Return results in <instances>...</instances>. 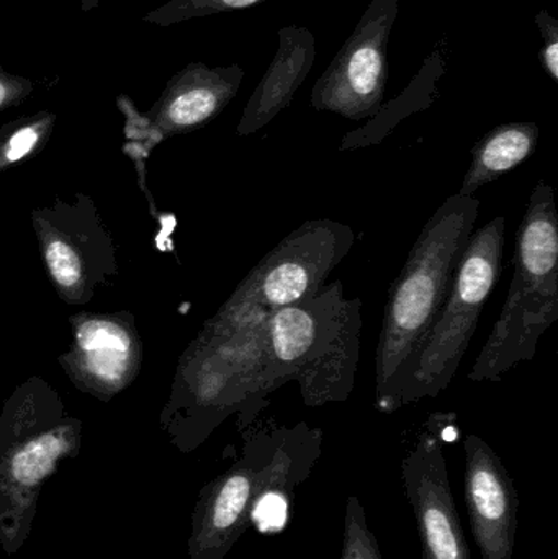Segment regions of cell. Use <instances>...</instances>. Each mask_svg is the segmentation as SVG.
<instances>
[{"mask_svg": "<svg viewBox=\"0 0 558 559\" xmlns=\"http://www.w3.org/2000/svg\"><path fill=\"white\" fill-rule=\"evenodd\" d=\"M480 216V200L454 193L436 210L393 283L376 350V404L395 413L409 365L438 318Z\"/></svg>", "mask_w": 558, "mask_h": 559, "instance_id": "obj_1", "label": "cell"}, {"mask_svg": "<svg viewBox=\"0 0 558 559\" xmlns=\"http://www.w3.org/2000/svg\"><path fill=\"white\" fill-rule=\"evenodd\" d=\"M363 299L340 280L317 295L269 312L265 380L272 393L295 381L308 407L344 403L356 386L363 347Z\"/></svg>", "mask_w": 558, "mask_h": 559, "instance_id": "obj_2", "label": "cell"}, {"mask_svg": "<svg viewBox=\"0 0 558 559\" xmlns=\"http://www.w3.org/2000/svg\"><path fill=\"white\" fill-rule=\"evenodd\" d=\"M558 319V215L556 193L539 180L517 231L513 278L507 301L475 358L468 380L500 383L536 357L541 337Z\"/></svg>", "mask_w": 558, "mask_h": 559, "instance_id": "obj_3", "label": "cell"}, {"mask_svg": "<svg viewBox=\"0 0 558 559\" xmlns=\"http://www.w3.org/2000/svg\"><path fill=\"white\" fill-rule=\"evenodd\" d=\"M504 245V216H495L472 233L448 298L409 365L400 407L438 397L454 380L485 305L501 277Z\"/></svg>", "mask_w": 558, "mask_h": 559, "instance_id": "obj_4", "label": "cell"}, {"mask_svg": "<svg viewBox=\"0 0 558 559\" xmlns=\"http://www.w3.org/2000/svg\"><path fill=\"white\" fill-rule=\"evenodd\" d=\"M356 242L353 228L310 219L285 236L242 280L228 306L271 312L317 295Z\"/></svg>", "mask_w": 558, "mask_h": 559, "instance_id": "obj_5", "label": "cell"}, {"mask_svg": "<svg viewBox=\"0 0 558 559\" xmlns=\"http://www.w3.org/2000/svg\"><path fill=\"white\" fill-rule=\"evenodd\" d=\"M399 0H372L353 35L334 56L313 92L314 110L347 120H370L383 107L389 79V39Z\"/></svg>", "mask_w": 558, "mask_h": 559, "instance_id": "obj_6", "label": "cell"}, {"mask_svg": "<svg viewBox=\"0 0 558 559\" xmlns=\"http://www.w3.org/2000/svg\"><path fill=\"white\" fill-rule=\"evenodd\" d=\"M275 440L277 427L249 433L238 462L200 491L187 540L189 559H225L248 531Z\"/></svg>", "mask_w": 558, "mask_h": 559, "instance_id": "obj_7", "label": "cell"}, {"mask_svg": "<svg viewBox=\"0 0 558 559\" xmlns=\"http://www.w3.org/2000/svg\"><path fill=\"white\" fill-rule=\"evenodd\" d=\"M455 419L454 413L431 414L402 462L403 486L415 514L423 559H472L444 456L446 432Z\"/></svg>", "mask_w": 558, "mask_h": 559, "instance_id": "obj_8", "label": "cell"}, {"mask_svg": "<svg viewBox=\"0 0 558 559\" xmlns=\"http://www.w3.org/2000/svg\"><path fill=\"white\" fill-rule=\"evenodd\" d=\"M464 495L471 531L482 559H511L520 496L498 453L482 437H465Z\"/></svg>", "mask_w": 558, "mask_h": 559, "instance_id": "obj_9", "label": "cell"}, {"mask_svg": "<svg viewBox=\"0 0 558 559\" xmlns=\"http://www.w3.org/2000/svg\"><path fill=\"white\" fill-rule=\"evenodd\" d=\"M245 81L239 64L212 66L189 62L167 82L156 107L161 127L170 131H187L218 117L236 97Z\"/></svg>", "mask_w": 558, "mask_h": 559, "instance_id": "obj_10", "label": "cell"}, {"mask_svg": "<svg viewBox=\"0 0 558 559\" xmlns=\"http://www.w3.org/2000/svg\"><path fill=\"white\" fill-rule=\"evenodd\" d=\"M314 58V35L307 26L287 25L278 29L277 52L242 111L239 136L258 133L292 104L310 74Z\"/></svg>", "mask_w": 558, "mask_h": 559, "instance_id": "obj_11", "label": "cell"}, {"mask_svg": "<svg viewBox=\"0 0 558 559\" xmlns=\"http://www.w3.org/2000/svg\"><path fill=\"white\" fill-rule=\"evenodd\" d=\"M321 453L323 430L307 423L277 427L274 453L252 511V522H271V528H281L295 491L307 481Z\"/></svg>", "mask_w": 558, "mask_h": 559, "instance_id": "obj_12", "label": "cell"}, {"mask_svg": "<svg viewBox=\"0 0 558 559\" xmlns=\"http://www.w3.org/2000/svg\"><path fill=\"white\" fill-rule=\"evenodd\" d=\"M539 127L517 121L494 128L472 147V160L459 195L474 197L477 190L507 176L536 153Z\"/></svg>", "mask_w": 558, "mask_h": 559, "instance_id": "obj_13", "label": "cell"}, {"mask_svg": "<svg viewBox=\"0 0 558 559\" xmlns=\"http://www.w3.org/2000/svg\"><path fill=\"white\" fill-rule=\"evenodd\" d=\"M442 72H444V62H442L441 55L438 51L432 52L403 95H400L396 100L390 102V105L380 108L379 114L370 118L366 127L347 133L341 141L340 151L360 150V147L382 143L395 130L400 121L405 120L415 111L428 107L429 97L436 91V82L441 78Z\"/></svg>", "mask_w": 558, "mask_h": 559, "instance_id": "obj_14", "label": "cell"}, {"mask_svg": "<svg viewBox=\"0 0 558 559\" xmlns=\"http://www.w3.org/2000/svg\"><path fill=\"white\" fill-rule=\"evenodd\" d=\"M79 345L85 367L98 380H121L130 361V341L120 328L110 322H87L79 331Z\"/></svg>", "mask_w": 558, "mask_h": 559, "instance_id": "obj_15", "label": "cell"}, {"mask_svg": "<svg viewBox=\"0 0 558 559\" xmlns=\"http://www.w3.org/2000/svg\"><path fill=\"white\" fill-rule=\"evenodd\" d=\"M264 2L268 0H169L153 12L146 13L143 20L150 25L173 26L216 13L249 9Z\"/></svg>", "mask_w": 558, "mask_h": 559, "instance_id": "obj_16", "label": "cell"}, {"mask_svg": "<svg viewBox=\"0 0 558 559\" xmlns=\"http://www.w3.org/2000/svg\"><path fill=\"white\" fill-rule=\"evenodd\" d=\"M341 559H382L379 542L367 525L366 511L357 496L347 498Z\"/></svg>", "mask_w": 558, "mask_h": 559, "instance_id": "obj_17", "label": "cell"}, {"mask_svg": "<svg viewBox=\"0 0 558 559\" xmlns=\"http://www.w3.org/2000/svg\"><path fill=\"white\" fill-rule=\"evenodd\" d=\"M46 262L52 278L62 286H72L81 278V264L74 251L61 241L51 242L46 249Z\"/></svg>", "mask_w": 558, "mask_h": 559, "instance_id": "obj_18", "label": "cell"}, {"mask_svg": "<svg viewBox=\"0 0 558 559\" xmlns=\"http://www.w3.org/2000/svg\"><path fill=\"white\" fill-rule=\"evenodd\" d=\"M537 28L544 38V46L541 48V64L546 69L547 74L558 82V22L547 10H541L536 19Z\"/></svg>", "mask_w": 558, "mask_h": 559, "instance_id": "obj_19", "label": "cell"}, {"mask_svg": "<svg viewBox=\"0 0 558 559\" xmlns=\"http://www.w3.org/2000/svg\"><path fill=\"white\" fill-rule=\"evenodd\" d=\"M45 121H38V123L23 124V127L16 128L12 134H10L9 141L5 144V157L10 163L22 159L26 154L32 153L33 147L38 144L39 138H41V128Z\"/></svg>", "mask_w": 558, "mask_h": 559, "instance_id": "obj_20", "label": "cell"}, {"mask_svg": "<svg viewBox=\"0 0 558 559\" xmlns=\"http://www.w3.org/2000/svg\"><path fill=\"white\" fill-rule=\"evenodd\" d=\"M32 92V82L22 75L10 74L0 64V108L25 98Z\"/></svg>", "mask_w": 558, "mask_h": 559, "instance_id": "obj_21", "label": "cell"}, {"mask_svg": "<svg viewBox=\"0 0 558 559\" xmlns=\"http://www.w3.org/2000/svg\"><path fill=\"white\" fill-rule=\"evenodd\" d=\"M104 0H81V12H92V10L97 9Z\"/></svg>", "mask_w": 558, "mask_h": 559, "instance_id": "obj_22", "label": "cell"}]
</instances>
